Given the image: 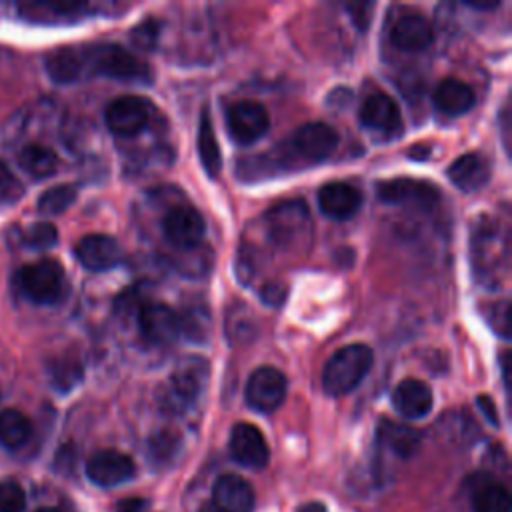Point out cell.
Instances as JSON below:
<instances>
[{
    "label": "cell",
    "mask_w": 512,
    "mask_h": 512,
    "mask_svg": "<svg viewBox=\"0 0 512 512\" xmlns=\"http://www.w3.org/2000/svg\"><path fill=\"white\" fill-rule=\"evenodd\" d=\"M158 30H160V26H158V22L156 20H146V22H142L140 26H136L134 30H132V40L144 50H152V46L156 44V40H158Z\"/></svg>",
    "instance_id": "obj_40"
},
{
    "label": "cell",
    "mask_w": 512,
    "mask_h": 512,
    "mask_svg": "<svg viewBox=\"0 0 512 512\" xmlns=\"http://www.w3.org/2000/svg\"><path fill=\"white\" fill-rule=\"evenodd\" d=\"M472 270L482 284H498L508 266V234L500 222L482 216L472 230Z\"/></svg>",
    "instance_id": "obj_2"
},
{
    "label": "cell",
    "mask_w": 512,
    "mask_h": 512,
    "mask_svg": "<svg viewBox=\"0 0 512 512\" xmlns=\"http://www.w3.org/2000/svg\"><path fill=\"white\" fill-rule=\"evenodd\" d=\"M150 122V106L138 96H120L106 108V124L116 136L140 134Z\"/></svg>",
    "instance_id": "obj_13"
},
{
    "label": "cell",
    "mask_w": 512,
    "mask_h": 512,
    "mask_svg": "<svg viewBox=\"0 0 512 512\" xmlns=\"http://www.w3.org/2000/svg\"><path fill=\"white\" fill-rule=\"evenodd\" d=\"M374 362L372 350L366 344H348L334 352L322 370V388L330 396H342L352 392Z\"/></svg>",
    "instance_id": "obj_4"
},
{
    "label": "cell",
    "mask_w": 512,
    "mask_h": 512,
    "mask_svg": "<svg viewBox=\"0 0 512 512\" xmlns=\"http://www.w3.org/2000/svg\"><path fill=\"white\" fill-rule=\"evenodd\" d=\"M390 38L396 48L406 52H420L428 48L434 40V28L422 14H404L400 16L390 32Z\"/></svg>",
    "instance_id": "obj_20"
},
{
    "label": "cell",
    "mask_w": 512,
    "mask_h": 512,
    "mask_svg": "<svg viewBox=\"0 0 512 512\" xmlns=\"http://www.w3.org/2000/svg\"><path fill=\"white\" fill-rule=\"evenodd\" d=\"M196 142H198V156H200L202 168L206 170V174L210 178H216L220 174L222 156H220V146H218V140H216V134H214V126H212L208 106L202 108Z\"/></svg>",
    "instance_id": "obj_26"
},
{
    "label": "cell",
    "mask_w": 512,
    "mask_h": 512,
    "mask_svg": "<svg viewBox=\"0 0 512 512\" xmlns=\"http://www.w3.org/2000/svg\"><path fill=\"white\" fill-rule=\"evenodd\" d=\"M464 4L474 8V10H494V8L500 6L498 0H466Z\"/></svg>",
    "instance_id": "obj_45"
},
{
    "label": "cell",
    "mask_w": 512,
    "mask_h": 512,
    "mask_svg": "<svg viewBox=\"0 0 512 512\" xmlns=\"http://www.w3.org/2000/svg\"><path fill=\"white\" fill-rule=\"evenodd\" d=\"M362 194L348 182H326L318 190V206L332 220H346L358 212Z\"/></svg>",
    "instance_id": "obj_18"
},
{
    "label": "cell",
    "mask_w": 512,
    "mask_h": 512,
    "mask_svg": "<svg viewBox=\"0 0 512 512\" xmlns=\"http://www.w3.org/2000/svg\"><path fill=\"white\" fill-rule=\"evenodd\" d=\"M146 502L142 498H124L116 504V512H142Z\"/></svg>",
    "instance_id": "obj_44"
},
{
    "label": "cell",
    "mask_w": 512,
    "mask_h": 512,
    "mask_svg": "<svg viewBox=\"0 0 512 512\" xmlns=\"http://www.w3.org/2000/svg\"><path fill=\"white\" fill-rule=\"evenodd\" d=\"M138 330L146 342L164 346L180 336V318L168 304L146 302L138 308Z\"/></svg>",
    "instance_id": "obj_10"
},
{
    "label": "cell",
    "mask_w": 512,
    "mask_h": 512,
    "mask_svg": "<svg viewBox=\"0 0 512 512\" xmlns=\"http://www.w3.org/2000/svg\"><path fill=\"white\" fill-rule=\"evenodd\" d=\"M48 374L54 388H58L60 392H68L82 380V364L68 356L54 358L48 364Z\"/></svg>",
    "instance_id": "obj_33"
},
{
    "label": "cell",
    "mask_w": 512,
    "mask_h": 512,
    "mask_svg": "<svg viewBox=\"0 0 512 512\" xmlns=\"http://www.w3.org/2000/svg\"><path fill=\"white\" fill-rule=\"evenodd\" d=\"M88 6L82 2H20L18 12L28 22L36 24H54L78 16Z\"/></svg>",
    "instance_id": "obj_25"
},
{
    "label": "cell",
    "mask_w": 512,
    "mask_h": 512,
    "mask_svg": "<svg viewBox=\"0 0 512 512\" xmlns=\"http://www.w3.org/2000/svg\"><path fill=\"white\" fill-rule=\"evenodd\" d=\"M22 240H24V244L28 248L48 250V248H52L58 242V230L52 224H48V222H38V224H32L24 232Z\"/></svg>",
    "instance_id": "obj_37"
},
{
    "label": "cell",
    "mask_w": 512,
    "mask_h": 512,
    "mask_svg": "<svg viewBox=\"0 0 512 512\" xmlns=\"http://www.w3.org/2000/svg\"><path fill=\"white\" fill-rule=\"evenodd\" d=\"M376 196L386 204L430 210L440 200V190L426 180L392 178L376 184Z\"/></svg>",
    "instance_id": "obj_8"
},
{
    "label": "cell",
    "mask_w": 512,
    "mask_h": 512,
    "mask_svg": "<svg viewBox=\"0 0 512 512\" xmlns=\"http://www.w3.org/2000/svg\"><path fill=\"white\" fill-rule=\"evenodd\" d=\"M18 164L24 172H28L34 178H46L56 172L58 168V156L52 148L44 144H26L18 152Z\"/></svg>",
    "instance_id": "obj_28"
},
{
    "label": "cell",
    "mask_w": 512,
    "mask_h": 512,
    "mask_svg": "<svg viewBox=\"0 0 512 512\" xmlns=\"http://www.w3.org/2000/svg\"><path fill=\"white\" fill-rule=\"evenodd\" d=\"M346 10L350 12V18L354 20V24L364 30L368 24H370V18H372V10H374V4L370 2H358V4H346Z\"/></svg>",
    "instance_id": "obj_42"
},
{
    "label": "cell",
    "mask_w": 512,
    "mask_h": 512,
    "mask_svg": "<svg viewBox=\"0 0 512 512\" xmlns=\"http://www.w3.org/2000/svg\"><path fill=\"white\" fill-rule=\"evenodd\" d=\"M338 146V134L326 122H308L296 128L284 142H280L278 150L268 156L244 158L242 164L258 166L260 170H274L280 168H298L322 162L332 156Z\"/></svg>",
    "instance_id": "obj_1"
},
{
    "label": "cell",
    "mask_w": 512,
    "mask_h": 512,
    "mask_svg": "<svg viewBox=\"0 0 512 512\" xmlns=\"http://www.w3.org/2000/svg\"><path fill=\"white\" fill-rule=\"evenodd\" d=\"M474 104H476V94L462 80L446 78L434 90V106L446 116L466 114Z\"/></svg>",
    "instance_id": "obj_24"
},
{
    "label": "cell",
    "mask_w": 512,
    "mask_h": 512,
    "mask_svg": "<svg viewBox=\"0 0 512 512\" xmlns=\"http://www.w3.org/2000/svg\"><path fill=\"white\" fill-rule=\"evenodd\" d=\"M46 72L56 84H70L86 74L84 50L62 46L46 56Z\"/></svg>",
    "instance_id": "obj_23"
},
{
    "label": "cell",
    "mask_w": 512,
    "mask_h": 512,
    "mask_svg": "<svg viewBox=\"0 0 512 512\" xmlns=\"http://www.w3.org/2000/svg\"><path fill=\"white\" fill-rule=\"evenodd\" d=\"M268 238L284 252H302L312 240V218L302 200H284L266 214Z\"/></svg>",
    "instance_id": "obj_3"
},
{
    "label": "cell",
    "mask_w": 512,
    "mask_h": 512,
    "mask_svg": "<svg viewBox=\"0 0 512 512\" xmlns=\"http://www.w3.org/2000/svg\"><path fill=\"white\" fill-rule=\"evenodd\" d=\"M478 406H480V410L484 412V416L488 418V422L494 424V426H498V412H496L492 400H490L488 396H478Z\"/></svg>",
    "instance_id": "obj_43"
},
{
    "label": "cell",
    "mask_w": 512,
    "mask_h": 512,
    "mask_svg": "<svg viewBox=\"0 0 512 512\" xmlns=\"http://www.w3.org/2000/svg\"><path fill=\"white\" fill-rule=\"evenodd\" d=\"M288 288L282 282H268L260 288V298L266 306H280L286 300Z\"/></svg>",
    "instance_id": "obj_41"
},
{
    "label": "cell",
    "mask_w": 512,
    "mask_h": 512,
    "mask_svg": "<svg viewBox=\"0 0 512 512\" xmlns=\"http://www.w3.org/2000/svg\"><path fill=\"white\" fill-rule=\"evenodd\" d=\"M230 452L236 462L248 468H262L268 462V444L262 432L248 422H238L230 434Z\"/></svg>",
    "instance_id": "obj_17"
},
{
    "label": "cell",
    "mask_w": 512,
    "mask_h": 512,
    "mask_svg": "<svg viewBox=\"0 0 512 512\" xmlns=\"http://www.w3.org/2000/svg\"><path fill=\"white\" fill-rule=\"evenodd\" d=\"M26 508V494L24 488L8 478L0 482V512H24Z\"/></svg>",
    "instance_id": "obj_38"
},
{
    "label": "cell",
    "mask_w": 512,
    "mask_h": 512,
    "mask_svg": "<svg viewBox=\"0 0 512 512\" xmlns=\"http://www.w3.org/2000/svg\"><path fill=\"white\" fill-rule=\"evenodd\" d=\"M392 404L406 418H422L432 410L434 398L422 380L406 378L394 388Z\"/></svg>",
    "instance_id": "obj_22"
},
{
    "label": "cell",
    "mask_w": 512,
    "mask_h": 512,
    "mask_svg": "<svg viewBox=\"0 0 512 512\" xmlns=\"http://www.w3.org/2000/svg\"><path fill=\"white\" fill-rule=\"evenodd\" d=\"M378 432L380 440L400 458H410L420 444V432L408 424L382 420Z\"/></svg>",
    "instance_id": "obj_27"
},
{
    "label": "cell",
    "mask_w": 512,
    "mask_h": 512,
    "mask_svg": "<svg viewBox=\"0 0 512 512\" xmlns=\"http://www.w3.org/2000/svg\"><path fill=\"white\" fill-rule=\"evenodd\" d=\"M180 318V334H184L192 342H204L208 336V326H210V314L202 304H192L186 306Z\"/></svg>",
    "instance_id": "obj_31"
},
{
    "label": "cell",
    "mask_w": 512,
    "mask_h": 512,
    "mask_svg": "<svg viewBox=\"0 0 512 512\" xmlns=\"http://www.w3.org/2000/svg\"><path fill=\"white\" fill-rule=\"evenodd\" d=\"M136 474L134 460L120 450H100L86 462V476L102 488H112L132 480Z\"/></svg>",
    "instance_id": "obj_11"
},
{
    "label": "cell",
    "mask_w": 512,
    "mask_h": 512,
    "mask_svg": "<svg viewBox=\"0 0 512 512\" xmlns=\"http://www.w3.org/2000/svg\"><path fill=\"white\" fill-rule=\"evenodd\" d=\"M482 316L498 336L510 338V304L506 300L486 302V306H482Z\"/></svg>",
    "instance_id": "obj_35"
},
{
    "label": "cell",
    "mask_w": 512,
    "mask_h": 512,
    "mask_svg": "<svg viewBox=\"0 0 512 512\" xmlns=\"http://www.w3.org/2000/svg\"><path fill=\"white\" fill-rule=\"evenodd\" d=\"M286 376L274 366L256 368L246 382V402L250 408L270 414L286 398Z\"/></svg>",
    "instance_id": "obj_9"
},
{
    "label": "cell",
    "mask_w": 512,
    "mask_h": 512,
    "mask_svg": "<svg viewBox=\"0 0 512 512\" xmlns=\"http://www.w3.org/2000/svg\"><path fill=\"white\" fill-rule=\"evenodd\" d=\"M298 512H326V508H324V504H320V502H308V504H304Z\"/></svg>",
    "instance_id": "obj_46"
},
{
    "label": "cell",
    "mask_w": 512,
    "mask_h": 512,
    "mask_svg": "<svg viewBox=\"0 0 512 512\" xmlns=\"http://www.w3.org/2000/svg\"><path fill=\"white\" fill-rule=\"evenodd\" d=\"M32 434L30 420L14 408L0 412V444L6 448H20Z\"/></svg>",
    "instance_id": "obj_29"
},
{
    "label": "cell",
    "mask_w": 512,
    "mask_h": 512,
    "mask_svg": "<svg viewBox=\"0 0 512 512\" xmlns=\"http://www.w3.org/2000/svg\"><path fill=\"white\" fill-rule=\"evenodd\" d=\"M176 448H178V436L168 432V430L156 432L148 440V456L156 464H162V462L170 460L176 454Z\"/></svg>",
    "instance_id": "obj_36"
},
{
    "label": "cell",
    "mask_w": 512,
    "mask_h": 512,
    "mask_svg": "<svg viewBox=\"0 0 512 512\" xmlns=\"http://www.w3.org/2000/svg\"><path fill=\"white\" fill-rule=\"evenodd\" d=\"M24 192L20 180L10 172V168L0 160V204L16 202Z\"/></svg>",
    "instance_id": "obj_39"
},
{
    "label": "cell",
    "mask_w": 512,
    "mask_h": 512,
    "mask_svg": "<svg viewBox=\"0 0 512 512\" xmlns=\"http://www.w3.org/2000/svg\"><path fill=\"white\" fill-rule=\"evenodd\" d=\"M474 512H510L512 500L500 482H482L472 494Z\"/></svg>",
    "instance_id": "obj_30"
},
{
    "label": "cell",
    "mask_w": 512,
    "mask_h": 512,
    "mask_svg": "<svg viewBox=\"0 0 512 512\" xmlns=\"http://www.w3.org/2000/svg\"><path fill=\"white\" fill-rule=\"evenodd\" d=\"M198 512H222L216 504H212V502H206V504H202L200 506V510Z\"/></svg>",
    "instance_id": "obj_47"
},
{
    "label": "cell",
    "mask_w": 512,
    "mask_h": 512,
    "mask_svg": "<svg viewBox=\"0 0 512 512\" xmlns=\"http://www.w3.org/2000/svg\"><path fill=\"white\" fill-rule=\"evenodd\" d=\"M492 168L486 156L468 152L448 166V178L462 192H476L490 180Z\"/></svg>",
    "instance_id": "obj_21"
},
{
    "label": "cell",
    "mask_w": 512,
    "mask_h": 512,
    "mask_svg": "<svg viewBox=\"0 0 512 512\" xmlns=\"http://www.w3.org/2000/svg\"><path fill=\"white\" fill-rule=\"evenodd\" d=\"M36 512H60V510H56V508H40Z\"/></svg>",
    "instance_id": "obj_48"
},
{
    "label": "cell",
    "mask_w": 512,
    "mask_h": 512,
    "mask_svg": "<svg viewBox=\"0 0 512 512\" xmlns=\"http://www.w3.org/2000/svg\"><path fill=\"white\" fill-rule=\"evenodd\" d=\"M212 504L222 512H250L254 508V490L238 474H222L212 488Z\"/></svg>",
    "instance_id": "obj_19"
},
{
    "label": "cell",
    "mask_w": 512,
    "mask_h": 512,
    "mask_svg": "<svg viewBox=\"0 0 512 512\" xmlns=\"http://www.w3.org/2000/svg\"><path fill=\"white\" fill-rule=\"evenodd\" d=\"M86 72L102 74L124 82H148L150 70L120 44H96L84 50Z\"/></svg>",
    "instance_id": "obj_5"
},
{
    "label": "cell",
    "mask_w": 512,
    "mask_h": 512,
    "mask_svg": "<svg viewBox=\"0 0 512 512\" xmlns=\"http://www.w3.org/2000/svg\"><path fill=\"white\" fill-rule=\"evenodd\" d=\"M206 380H208V362L204 358H198V356L182 358L174 366L168 378V386L162 392V404L176 412L184 410L200 396Z\"/></svg>",
    "instance_id": "obj_6"
},
{
    "label": "cell",
    "mask_w": 512,
    "mask_h": 512,
    "mask_svg": "<svg viewBox=\"0 0 512 512\" xmlns=\"http://www.w3.org/2000/svg\"><path fill=\"white\" fill-rule=\"evenodd\" d=\"M20 288L36 304H54L64 294V270L56 260L44 258L20 270Z\"/></svg>",
    "instance_id": "obj_7"
},
{
    "label": "cell",
    "mask_w": 512,
    "mask_h": 512,
    "mask_svg": "<svg viewBox=\"0 0 512 512\" xmlns=\"http://www.w3.org/2000/svg\"><path fill=\"white\" fill-rule=\"evenodd\" d=\"M162 232L172 246L178 250H188L202 244L206 226L198 210L190 206H178L164 216Z\"/></svg>",
    "instance_id": "obj_14"
},
{
    "label": "cell",
    "mask_w": 512,
    "mask_h": 512,
    "mask_svg": "<svg viewBox=\"0 0 512 512\" xmlns=\"http://www.w3.org/2000/svg\"><path fill=\"white\" fill-rule=\"evenodd\" d=\"M76 258L78 262L92 270V272H102L108 268H114L122 260V248L120 244L108 236V234H88L84 236L76 248Z\"/></svg>",
    "instance_id": "obj_16"
},
{
    "label": "cell",
    "mask_w": 512,
    "mask_h": 512,
    "mask_svg": "<svg viewBox=\"0 0 512 512\" xmlns=\"http://www.w3.org/2000/svg\"><path fill=\"white\" fill-rule=\"evenodd\" d=\"M270 128V116L260 102L242 100L228 110V132L238 144L260 140Z\"/></svg>",
    "instance_id": "obj_12"
},
{
    "label": "cell",
    "mask_w": 512,
    "mask_h": 512,
    "mask_svg": "<svg viewBox=\"0 0 512 512\" xmlns=\"http://www.w3.org/2000/svg\"><path fill=\"white\" fill-rule=\"evenodd\" d=\"M360 122L384 136H398L402 132L400 108L392 96L376 92L360 106Z\"/></svg>",
    "instance_id": "obj_15"
},
{
    "label": "cell",
    "mask_w": 512,
    "mask_h": 512,
    "mask_svg": "<svg viewBox=\"0 0 512 512\" xmlns=\"http://www.w3.org/2000/svg\"><path fill=\"white\" fill-rule=\"evenodd\" d=\"M78 196V188L74 184H58L48 188L40 198H38V210L46 216H56L68 210Z\"/></svg>",
    "instance_id": "obj_32"
},
{
    "label": "cell",
    "mask_w": 512,
    "mask_h": 512,
    "mask_svg": "<svg viewBox=\"0 0 512 512\" xmlns=\"http://www.w3.org/2000/svg\"><path fill=\"white\" fill-rule=\"evenodd\" d=\"M184 256L178 258V268L182 270V274H188V276H204L210 268V262H212V252L210 248H206L204 244H198L194 248H190V254L188 250H182Z\"/></svg>",
    "instance_id": "obj_34"
}]
</instances>
